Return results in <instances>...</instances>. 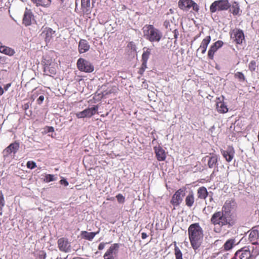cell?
<instances>
[{"mask_svg":"<svg viewBox=\"0 0 259 259\" xmlns=\"http://www.w3.org/2000/svg\"><path fill=\"white\" fill-rule=\"evenodd\" d=\"M190 241L194 250H197L201 246L203 240V231L198 223L193 224L188 228Z\"/></svg>","mask_w":259,"mask_h":259,"instance_id":"1","label":"cell"},{"mask_svg":"<svg viewBox=\"0 0 259 259\" xmlns=\"http://www.w3.org/2000/svg\"><path fill=\"white\" fill-rule=\"evenodd\" d=\"M237 205L235 200H229L226 202L222 208V215L228 223V225L233 226L236 220Z\"/></svg>","mask_w":259,"mask_h":259,"instance_id":"2","label":"cell"},{"mask_svg":"<svg viewBox=\"0 0 259 259\" xmlns=\"http://www.w3.org/2000/svg\"><path fill=\"white\" fill-rule=\"evenodd\" d=\"M144 37L152 42H158L162 37L161 32L151 25H146L143 28Z\"/></svg>","mask_w":259,"mask_h":259,"instance_id":"3","label":"cell"},{"mask_svg":"<svg viewBox=\"0 0 259 259\" xmlns=\"http://www.w3.org/2000/svg\"><path fill=\"white\" fill-rule=\"evenodd\" d=\"M230 5L227 0L215 1L210 6V11L212 13H215L217 11L227 10L230 8Z\"/></svg>","mask_w":259,"mask_h":259,"instance_id":"4","label":"cell"},{"mask_svg":"<svg viewBox=\"0 0 259 259\" xmlns=\"http://www.w3.org/2000/svg\"><path fill=\"white\" fill-rule=\"evenodd\" d=\"M78 70L81 72L86 73H92L94 70V67L89 62L83 58L78 59L76 63Z\"/></svg>","mask_w":259,"mask_h":259,"instance_id":"5","label":"cell"},{"mask_svg":"<svg viewBox=\"0 0 259 259\" xmlns=\"http://www.w3.org/2000/svg\"><path fill=\"white\" fill-rule=\"evenodd\" d=\"M178 7L184 11H188L191 8L195 12H197L199 10L198 6L191 0H180L178 2Z\"/></svg>","mask_w":259,"mask_h":259,"instance_id":"6","label":"cell"},{"mask_svg":"<svg viewBox=\"0 0 259 259\" xmlns=\"http://www.w3.org/2000/svg\"><path fill=\"white\" fill-rule=\"evenodd\" d=\"M119 244H113L110 246L104 255V259H118Z\"/></svg>","mask_w":259,"mask_h":259,"instance_id":"7","label":"cell"},{"mask_svg":"<svg viewBox=\"0 0 259 259\" xmlns=\"http://www.w3.org/2000/svg\"><path fill=\"white\" fill-rule=\"evenodd\" d=\"M98 109V106H95L91 108L86 109L82 112H78L76 114V116L79 119H85L90 118L97 114Z\"/></svg>","mask_w":259,"mask_h":259,"instance_id":"8","label":"cell"},{"mask_svg":"<svg viewBox=\"0 0 259 259\" xmlns=\"http://www.w3.org/2000/svg\"><path fill=\"white\" fill-rule=\"evenodd\" d=\"M185 188H182L178 190L173 195V198L171 200L172 205L174 207H177L181 203L182 201L183 200L185 194Z\"/></svg>","mask_w":259,"mask_h":259,"instance_id":"9","label":"cell"},{"mask_svg":"<svg viewBox=\"0 0 259 259\" xmlns=\"http://www.w3.org/2000/svg\"><path fill=\"white\" fill-rule=\"evenodd\" d=\"M211 222L214 225H219L220 226L228 225V223L222 215V212H217L214 214L211 219Z\"/></svg>","mask_w":259,"mask_h":259,"instance_id":"10","label":"cell"},{"mask_svg":"<svg viewBox=\"0 0 259 259\" xmlns=\"http://www.w3.org/2000/svg\"><path fill=\"white\" fill-rule=\"evenodd\" d=\"M232 38L237 44L241 45L244 40V34L242 30L236 29L232 32Z\"/></svg>","mask_w":259,"mask_h":259,"instance_id":"11","label":"cell"},{"mask_svg":"<svg viewBox=\"0 0 259 259\" xmlns=\"http://www.w3.org/2000/svg\"><path fill=\"white\" fill-rule=\"evenodd\" d=\"M58 246L60 251L63 252H70L71 250V246L70 242L66 238H61L58 241Z\"/></svg>","mask_w":259,"mask_h":259,"instance_id":"12","label":"cell"},{"mask_svg":"<svg viewBox=\"0 0 259 259\" xmlns=\"http://www.w3.org/2000/svg\"><path fill=\"white\" fill-rule=\"evenodd\" d=\"M150 54V50L149 49H146L143 52L142 56V65L139 69V73L140 75H142L147 68V62Z\"/></svg>","mask_w":259,"mask_h":259,"instance_id":"13","label":"cell"},{"mask_svg":"<svg viewBox=\"0 0 259 259\" xmlns=\"http://www.w3.org/2000/svg\"><path fill=\"white\" fill-rule=\"evenodd\" d=\"M223 44V42L221 41H217L216 42L213 44L208 52V58L210 59H213L214 56L215 52L220 48L222 47Z\"/></svg>","mask_w":259,"mask_h":259,"instance_id":"14","label":"cell"},{"mask_svg":"<svg viewBox=\"0 0 259 259\" xmlns=\"http://www.w3.org/2000/svg\"><path fill=\"white\" fill-rule=\"evenodd\" d=\"M22 22L24 25L26 26H30L34 23H36L34 15L31 11L26 9V12L24 14Z\"/></svg>","mask_w":259,"mask_h":259,"instance_id":"15","label":"cell"},{"mask_svg":"<svg viewBox=\"0 0 259 259\" xmlns=\"http://www.w3.org/2000/svg\"><path fill=\"white\" fill-rule=\"evenodd\" d=\"M19 147L18 143L15 142L11 144L4 151V155L7 156L11 153H15Z\"/></svg>","mask_w":259,"mask_h":259,"instance_id":"16","label":"cell"},{"mask_svg":"<svg viewBox=\"0 0 259 259\" xmlns=\"http://www.w3.org/2000/svg\"><path fill=\"white\" fill-rule=\"evenodd\" d=\"M216 109L219 114H226L228 111L223 100H220V99H219L216 102Z\"/></svg>","mask_w":259,"mask_h":259,"instance_id":"17","label":"cell"},{"mask_svg":"<svg viewBox=\"0 0 259 259\" xmlns=\"http://www.w3.org/2000/svg\"><path fill=\"white\" fill-rule=\"evenodd\" d=\"M90 49V45L88 42L84 40H81L79 42L78 50L80 54L84 53L88 51Z\"/></svg>","mask_w":259,"mask_h":259,"instance_id":"18","label":"cell"},{"mask_svg":"<svg viewBox=\"0 0 259 259\" xmlns=\"http://www.w3.org/2000/svg\"><path fill=\"white\" fill-rule=\"evenodd\" d=\"M156 157L158 161H164L166 158V154L164 150L160 146H156L154 148Z\"/></svg>","mask_w":259,"mask_h":259,"instance_id":"19","label":"cell"},{"mask_svg":"<svg viewBox=\"0 0 259 259\" xmlns=\"http://www.w3.org/2000/svg\"><path fill=\"white\" fill-rule=\"evenodd\" d=\"M99 231L97 232H88L86 231H82L81 233V238L84 239L85 240L89 241H92L93 239L96 234L98 233Z\"/></svg>","mask_w":259,"mask_h":259,"instance_id":"20","label":"cell"},{"mask_svg":"<svg viewBox=\"0 0 259 259\" xmlns=\"http://www.w3.org/2000/svg\"><path fill=\"white\" fill-rule=\"evenodd\" d=\"M211 39L210 36H208L203 39V41L200 45V49H201L202 54H205L207 51V47L210 43Z\"/></svg>","mask_w":259,"mask_h":259,"instance_id":"21","label":"cell"},{"mask_svg":"<svg viewBox=\"0 0 259 259\" xmlns=\"http://www.w3.org/2000/svg\"><path fill=\"white\" fill-rule=\"evenodd\" d=\"M0 53L11 56L15 54V51L10 48L6 46H0Z\"/></svg>","mask_w":259,"mask_h":259,"instance_id":"22","label":"cell"},{"mask_svg":"<svg viewBox=\"0 0 259 259\" xmlns=\"http://www.w3.org/2000/svg\"><path fill=\"white\" fill-rule=\"evenodd\" d=\"M230 12L234 16H236L238 14L240 11V8L239 6V4L236 2H233L232 3L231 5H230Z\"/></svg>","mask_w":259,"mask_h":259,"instance_id":"23","label":"cell"},{"mask_svg":"<svg viewBox=\"0 0 259 259\" xmlns=\"http://www.w3.org/2000/svg\"><path fill=\"white\" fill-rule=\"evenodd\" d=\"M232 147L230 148V150H221L222 151V153L224 157L225 158L226 160L227 161H230L231 160H232V158H233V155H234V150L233 149L232 150V151H231V149Z\"/></svg>","mask_w":259,"mask_h":259,"instance_id":"24","label":"cell"},{"mask_svg":"<svg viewBox=\"0 0 259 259\" xmlns=\"http://www.w3.org/2000/svg\"><path fill=\"white\" fill-rule=\"evenodd\" d=\"M198 197L200 199H205L208 195V192L207 191L206 188L204 187H202L198 190L197 191Z\"/></svg>","mask_w":259,"mask_h":259,"instance_id":"25","label":"cell"},{"mask_svg":"<svg viewBox=\"0 0 259 259\" xmlns=\"http://www.w3.org/2000/svg\"><path fill=\"white\" fill-rule=\"evenodd\" d=\"M34 4L37 6H42L43 7H48L51 3V1H32Z\"/></svg>","mask_w":259,"mask_h":259,"instance_id":"26","label":"cell"},{"mask_svg":"<svg viewBox=\"0 0 259 259\" xmlns=\"http://www.w3.org/2000/svg\"><path fill=\"white\" fill-rule=\"evenodd\" d=\"M44 33L45 34V41H46V44H48V43L49 42L50 39L52 37L53 34L54 33V32L53 31L52 29H51L49 28H47L44 31Z\"/></svg>","mask_w":259,"mask_h":259,"instance_id":"27","label":"cell"},{"mask_svg":"<svg viewBox=\"0 0 259 259\" xmlns=\"http://www.w3.org/2000/svg\"><path fill=\"white\" fill-rule=\"evenodd\" d=\"M259 238V233L258 230H253L249 236V241L252 243L257 241Z\"/></svg>","mask_w":259,"mask_h":259,"instance_id":"28","label":"cell"},{"mask_svg":"<svg viewBox=\"0 0 259 259\" xmlns=\"http://www.w3.org/2000/svg\"><path fill=\"white\" fill-rule=\"evenodd\" d=\"M81 6L83 12L85 13L88 12L90 10V1H81Z\"/></svg>","mask_w":259,"mask_h":259,"instance_id":"29","label":"cell"},{"mask_svg":"<svg viewBox=\"0 0 259 259\" xmlns=\"http://www.w3.org/2000/svg\"><path fill=\"white\" fill-rule=\"evenodd\" d=\"M234 244V240L232 239H229L224 244V249L226 251H229L232 249Z\"/></svg>","mask_w":259,"mask_h":259,"instance_id":"30","label":"cell"},{"mask_svg":"<svg viewBox=\"0 0 259 259\" xmlns=\"http://www.w3.org/2000/svg\"><path fill=\"white\" fill-rule=\"evenodd\" d=\"M193 203H194V197L193 194L190 193L186 197V203L188 207H191Z\"/></svg>","mask_w":259,"mask_h":259,"instance_id":"31","label":"cell"},{"mask_svg":"<svg viewBox=\"0 0 259 259\" xmlns=\"http://www.w3.org/2000/svg\"><path fill=\"white\" fill-rule=\"evenodd\" d=\"M34 257L35 259H45L46 257V252L43 251H37L36 252Z\"/></svg>","mask_w":259,"mask_h":259,"instance_id":"32","label":"cell"},{"mask_svg":"<svg viewBox=\"0 0 259 259\" xmlns=\"http://www.w3.org/2000/svg\"><path fill=\"white\" fill-rule=\"evenodd\" d=\"M175 254L176 259H183L182 258V254L179 249L177 246L175 242Z\"/></svg>","mask_w":259,"mask_h":259,"instance_id":"33","label":"cell"},{"mask_svg":"<svg viewBox=\"0 0 259 259\" xmlns=\"http://www.w3.org/2000/svg\"><path fill=\"white\" fill-rule=\"evenodd\" d=\"M250 252L249 251H243L239 254V259H249L250 257Z\"/></svg>","mask_w":259,"mask_h":259,"instance_id":"34","label":"cell"},{"mask_svg":"<svg viewBox=\"0 0 259 259\" xmlns=\"http://www.w3.org/2000/svg\"><path fill=\"white\" fill-rule=\"evenodd\" d=\"M217 162V158L215 156H212L210 158V160L208 161V167L210 168H213L214 166H215L216 163Z\"/></svg>","mask_w":259,"mask_h":259,"instance_id":"35","label":"cell"},{"mask_svg":"<svg viewBox=\"0 0 259 259\" xmlns=\"http://www.w3.org/2000/svg\"><path fill=\"white\" fill-rule=\"evenodd\" d=\"M55 180L54 176H53L52 175H47L44 178V181L47 183L53 181Z\"/></svg>","mask_w":259,"mask_h":259,"instance_id":"36","label":"cell"},{"mask_svg":"<svg viewBox=\"0 0 259 259\" xmlns=\"http://www.w3.org/2000/svg\"><path fill=\"white\" fill-rule=\"evenodd\" d=\"M116 198H117V200L119 203L122 204V203H124V201H125V198L122 194H119L117 195L116 196Z\"/></svg>","mask_w":259,"mask_h":259,"instance_id":"37","label":"cell"},{"mask_svg":"<svg viewBox=\"0 0 259 259\" xmlns=\"http://www.w3.org/2000/svg\"><path fill=\"white\" fill-rule=\"evenodd\" d=\"M235 77L238 79V80H241V81H244L245 80L244 75L241 73H236L235 74Z\"/></svg>","mask_w":259,"mask_h":259,"instance_id":"38","label":"cell"},{"mask_svg":"<svg viewBox=\"0 0 259 259\" xmlns=\"http://www.w3.org/2000/svg\"><path fill=\"white\" fill-rule=\"evenodd\" d=\"M36 163H34L33 161H29L27 163V167L29 169H32L34 168H36Z\"/></svg>","mask_w":259,"mask_h":259,"instance_id":"39","label":"cell"},{"mask_svg":"<svg viewBox=\"0 0 259 259\" xmlns=\"http://www.w3.org/2000/svg\"><path fill=\"white\" fill-rule=\"evenodd\" d=\"M249 68L251 71H254L256 68V62L254 61H251L249 65Z\"/></svg>","mask_w":259,"mask_h":259,"instance_id":"40","label":"cell"},{"mask_svg":"<svg viewBox=\"0 0 259 259\" xmlns=\"http://www.w3.org/2000/svg\"><path fill=\"white\" fill-rule=\"evenodd\" d=\"M54 131V129L53 127H46V129L45 130V133H48L53 132Z\"/></svg>","mask_w":259,"mask_h":259,"instance_id":"41","label":"cell"},{"mask_svg":"<svg viewBox=\"0 0 259 259\" xmlns=\"http://www.w3.org/2000/svg\"><path fill=\"white\" fill-rule=\"evenodd\" d=\"M4 205V200L3 197L2 193H1L0 194V208L2 209Z\"/></svg>","mask_w":259,"mask_h":259,"instance_id":"42","label":"cell"},{"mask_svg":"<svg viewBox=\"0 0 259 259\" xmlns=\"http://www.w3.org/2000/svg\"><path fill=\"white\" fill-rule=\"evenodd\" d=\"M60 184L63 185L65 186H67L68 185V182L66 181V180L65 179H61L60 181Z\"/></svg>","mask_w":259,"mask_h":259,"instance_id":"43","label":"cell"},{"mask_svg":"<svg viewBox=\"0 0 259 259\" xmlns=\"http://www.w3.org/2000/svg\"><path fill=\"white\" fill-rule=\"evenodd\" d=\"M105 244L104 243H103V242H102L101 244L99 245L98 246V249L99 250H102L103 249L104 247V246H105Z\"/></svg>","mask_w":259,"mask_h":259,"instance_id":"44","label":"cell"},{"mask_svg":"<svg viewBox=\"0 0 259 259\" xmlns=\"http://www.w3.org/2000/svg\"><path fill=\"white\" fill-rule=\"evenodd\" d=\"M44 96H42L40 97H39V99H38V102H39V103H42V102H43V101L44 100Z\"/></svg>","mask_w":259,"mask_h":259,"instance_id":"45","label":"cell"},{"mask_svg":"<svg viewBox=\"0 0 259 259\" xmlns=\"http://www.w3.org/2000/svg\"><path fill=\"white\" fill-rule=\"evenodd\" d=\"M147 237V235L145 233H143L142 234V239H145Z\"/></svg>","mask_w":259,"mask_h":259,"instance_id":"46","label":"cell"},{"mask_svg":"<svg viewBox=\"0 0 259 259\" xmlns=\"http://www.w3.org/2000/svg\"><path fill=\"white\" fill-rule=\"evenodd\" d=\"M4 93V90L2 88V87L0 86V96L1 95H3V94Z\"/></svg>","mask_w":259,"mask_h":259,"instance_id":"47","label":"cell"}]
</instances>
